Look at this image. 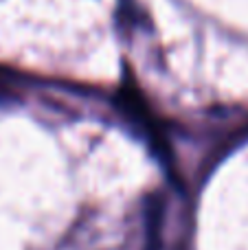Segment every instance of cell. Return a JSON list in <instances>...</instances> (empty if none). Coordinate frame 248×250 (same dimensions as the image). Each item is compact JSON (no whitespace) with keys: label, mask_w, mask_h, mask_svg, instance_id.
I'll return each mask as SVG.
<instances>
[{"label":"cell","mask_w":248,"mask_h":250,"mask_svg":"<svg viewBox=\"0 0 248 250\" xmlns=\"http://www.w3.org/2000/svg\"><path fill=\"white\" fill-rule=\"evenodd\" d=\"M161 211L158 204H152L147 213V248L145 250H158L161 248Z\"/></svg>","instance_id":"obj_1"}]
</instances>
